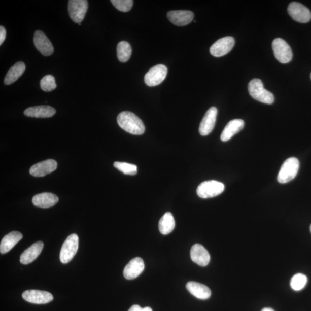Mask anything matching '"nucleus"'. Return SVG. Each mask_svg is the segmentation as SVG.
Wrapping results in <instances>:
<instances>
[{"label": "nucleus", "mask_w": 311, "mask_h": 311, "mask_svg": "<svg viewBox=\"0 0 311 311\" xmlns=\"http://www.w3.org/2000/svg\"><path fill=\"white\" fill-rule=\"evenodd\" d=\"M310 79H311V74H310Z\"/></svg>", "instance_id": "nucleus-35"}, {"label": "nucleus", "mask_w": 311, "mask_h": 311, "mask_svg": "<svg viewBox=\"0 0 311 311\" xmlns=\"http://www.w3.org/2000/svg\"><path fill=\"white\" fill-rule=\"evenodd\" d=\"M25 70V65L23 62H18L15 63L14 66H12L4 79V83L7 85H10L14 83L16 81L22 76Z\"/></svg>", "instance_id": "nucleus-24"}, {"label": "nucleus", "mask_w": 311, "mask_h": 311, "mask_svg": "<svg viewBox=\"0 0 311 311\" xmlns=\"http://www.w3.org/2000/svg\"><path fill=\"white\" fill-rule=\"evenodd\" d=\"M114 167L125 175L134 176L137 173V167L134 164L116 161L114 163Z\"/></svg>", "instance_id": "nucleus-28"}, {"label": "nucleus", "mask_w": 311, "mask_h": 311, "mask_svg": "<svg viewBox=\"0 0 311 311\" xmlns=\"http://www.w3.org/2000/svg\"><path fill=\"white\" fill-rule=\"evenodd\" d=\"M245 122L242 119H233L228 123L225 127L224 130L221 135V140L223 142H227L231 139L233 135L238 133L244 129Z\"/></svg>", "instance_id": "nucleus-19"}, {"label": "nucleus", "mask_w": 311, "mask_h": 311, "mask_svg": "<svg viewBox=\"0 0 311 311\" xmlns=\"http://www.w3.org/2000/svg\"><path fill=\"white\" fill-rule=\"evenodd\" d=\"M128 311H152V309L150 307L142 308L139 305H134Z\"/></svg>", "instance_id": "nucleus-31"}, {"label": "nucleus", "mask_w": 311, "mask_h": 311, "mask_svg": "<svg viewBox=\"0 0 311 311\" xmlns=\"http://www.w3.org/2000/svg\"><path fill=\"white\" fill-rule=\"evenodd\" d=\"M88 7L87 0H70L68 3V12L71 19L75 23H82L86 16Z\"/></svg>", "instance_id": "nucleus-7"}, {"label": "nucleus", "mask_w": 311, "mask_h": 311, "mask_svg": "<svg viewBox=\"0 0 311 311\" xmlns=\"http://www.w3.org/2000/svg\"><path fill=\"white\" fill-rule=\"evenodd\" d=\"M235 42V39L232 37L221 38L211 47V54L215 57H223L232 49Z\"/></svg>", "instance_id": "nucleus-10"}, {"label": "nucleus", "mask_w": 311, "mask_h": 311, "mask_svg": "<svg viewBox=\"0 0 311 311\" xmlns=\"http://www.w3.org/2000/svg\"><path fill=\"white\" fill-rule=\"evenodd\" d=\"M194 14L190 11H171L168 12L167 18L172 24L178 26H185L192 22Z\"/></svg>", "instance_id": "nucleus-15"}, {"label": "nucleus", "mask_w": 311, "mask_h": 311, "mask_svg": "<svg viewBox=\"0 0 311 311\" xmlns=\"http://www.w3.org/2000/svg\"><path fill=\"white\" fill-rule=\"evenodd\" d=\"M176 226L174 216L170 212H167L161 217L159 223V228L163 235L171 233Z\"/></svg>", "instance_id": "nucleus-25"}, {"label": "nucleus", "mask_w": 311, "mask_h": 311, "mask_svg": "<svg viewBox=\"0 0 311 311\" xmlns=\"http://www.w3.org/2000/svg\"><path fill=\"white\" fill-rule=\"evenodd\" d=\"M167 67L164 65H157L151 68L144 77V82L149 87L158 86L167 76Z\"/></svg>", "instance_id": "nucleus-8"}, {"label": "nucleus", "mask_w": 311, "mask_h": 311, "mask_svg": "<svg viewBox=\"0 0 311 311\" xmlns=\"http://www.w3.org/2000/svg\"><path fill=\"white\" fill-rule=\"evenodd\" d=\"M58 200L56 195L51 193H43L34 196L32 203L37 207L49 208L57 204Z\"/></svg>", "instance_id": "nucleus-21"}, {"label": "nucleus", "mask_w": 311, "mask_h": 311, "mask_svg": "<svg viewBox=\"0 0 311 311\" xmlns=\"http://www.w3.org/2000/svg\"><path fill=\"white\" fill-rule=\"evenodd\" d=\"M44 244L42 241H38L29 247L21 255L20 261L23 265L31 263L41 254L44 248Z\"/></svg>", "instance_id": "nucleus-18"}, {"label": "nucleus", "mask_w": 311, "mask_h": 311, "mask_svg": "<svg viewBox=\"0 0 311 311\" xmlns=\"http://www.w3.org/2000/svg\"><path fill=\"white\" fill-rule=\"evenodd\" d=\"M310 232H311V225H310Z\"/></svg>", "instance_id": "nucleus-34"}, {"label": "nucleus", "mask_w": 311, "mask_h": 311, "mask_svg": "<svg viewBox=\"0 0 311 311\" xmlns=\"http://www.w3.org/2000/svg\"><path fill=\"white\" fill-rule=\"evenodd\" d=\"M7 36L6 29L3 26L0 27V45H2L6 40Z\"/></svg>", "instance_id": "nucleus-32"}, {"label": "nucleus", "mask_w": 311, "mask_h": 311, "mask_svg": "<svg viewBox=\"0 0 311 311\" xmlns=\"http://www.w3.org/2000/svg\"><path fill=\"white\" fill-rule=\"evenodd\" d=\"M308 279L303 274L298 273L293 276L291 281V287L294 291H299L304 288Z\"/></svg>", "instance_id": "nucleus-27"}, {"label": "nucleus", "mask_w": 311, "mask_h": 311, "mask_svg": "<svg viewBox=\"0 0 311 311\" xmlns=\"http://www.w3.org/2000/svg\"><path fill=\"white\" fill-rule=\"evenodd\" d=\"M224 190L223 183L212 180L201 183L198 187L197 193L200 198L206 199L216 197Z\"/></svg>", "instance_id": "nucleus-4"}, {"label": "nucleus", "mask_w": 311, "mask_h": 311, "mask_svg": "<svg viewBox=\"0 0 311 311\" xmlns=\"http://www.w3.org/2000/svg\"><path fill=\"white\" fill-rule=\"evenodd\" d=\"M41 88L45 92L52 91L56 88L57 84L55 78L52 75H46L41 80Z\"/></svg>", "instance_id": "nucleus-29"}, {"label": "nucleus", "mask_w": 311, "mask_h": 311, "mask_svg": "<svg viewBox=\"0 0 311 311\" xmlns=\"http://www.w3.org/2000/svg\"><path fill=\"white\" fill-rule=\"evenodd\" d=\"M33 42L38 50L45 56H49L53 53L54 47L52 42L43 32L38 30L35 32Z\"/></svg>", "instance_id": "nucleus-12"}, {"label": "nucleus", "mask_w": 311, "mask_h": 311, "mask_svg": "<svg viewBox=\"0 0 311 311\" xmlns=\"http://www.w3.org/2000/svg\"><path fill=\"white\" fill-rule=\"evenodd\" d=\"M111 2L118 10L123 12L130 11L133 5L132 0H112Z\"/></svg>", "instance_id": "nucleus-30"}, {"label": "nucleus", "mask_w": 311, "mask_h": 311, "mask_svg": "<svg viewBox=\"0 0 311 311\" xmlns=\"http://www.w3.org/2000/svg\"><path fill=\"white\" fill-rule=\"evenodd\" d=\"M261 311H274V310L270 308H263Z\"/></svg>", "instance_id": "nucleus-33"}, {"label": "nucleus", "mask_w": 311, "mask_h": 311, "mask_svg": "<svg viewBox=\"0 0 311 311\" xmlns=\"http://www.w3.org/2000/svg\"><path fill=\"white\" fill-rule=\"evenodd\" d=\"M217 115V110L215 107H212L207 111L200 123L199 127L200 134L206 136L211 133L216 124Z\"/></svg>", "instance_id": "nucleus-13"}, {"label": "nucleus", "mask_w": 311, "mask_h": 311, "mask_svg": "<svg viewBox=\"0 0 311 311\" xmlns=\"http://www.w3.org/2000/svg\"><path fill=\"white\" fill-rule=\"evenodd\" d=\"M57 168V161L53 159H48L32 165L29 169V173L33 177H43L46 175L53 172Z\"/></svg>", "instance_id": "nucleus-14"}, {"label": "nucleus", "mask_w": 311, "mask_h": 311, "mask_svg": "<svg viewBox=\"0 0 311 311\" xmlns=\"http://www.w3.org/2000/svg\"><path fill=\"white\" fill-rule=\"evenodd\" d=\"M251 97L261 103L271 105L274 103V96L272 93L264 88L261 80L254 79L250 81L248 86Z\"/></svg>", "instance_id": "nucleus-2"}, {"label": "nucleus", "mask_w": 311, "mask_h": 311, "mask_svg": "<svg viewBox=\"0 0 311 311\" xmlns=\"http://www.w3.org/2000/svg\"><path fill=\"white\" fill-rule=\"evenodd\" d=\"M188 291L195 297L201 300L208 299L211 296V291L206 285L190 281L186 284Z\"/></svg>", "instance_id": "nucleus-22"}, {"label": "nucleus", "mask_w": 311, "mask_h": 311, "mask_svg": "<svg viewBox=\"0 0 311 311\" xmlns=\"http://www.w3.org/2000/svg\"><path fill=\"white\" fill-rule=\"evenodd\" d=\"M23 299L30 303L45 304L53 300L50 293L40 290H27L22 294Z\"/></svg>", "instance_id": "nucleus-11"}, {"label": "nucleus", "mask_w": 311, "mask_h": 311, "mask_svg": "<svg viewBox=\"0 0 311 311\" xmlns=\"http://www.w3.org/2000/svg\"><path fill=\"white\" fill-rule=\"evenodd\" d=\"M79 248V237L75 233L71 234L63 243L59 258L62 263H69L74 258Z\"/></svg>", "instance_id": "nucleus-5"}, {"label": "nucleus", "mask_w": 311, "mask_h": 311, "mask_svg": "<svg viewBox=\"0 0 311 311\" xmlns=\"http://www.w3.org/2000/svg\"><path fill=\"white\" fill-rule=\"evenodd\" d=\"M56 111L49 106H38L29 108L24 111L25 116L34 118H50L54 116Z\"/></svg>", "instance_id": "nucleus-20"}, {"label": "nucleus", "mask_w": 311, "mask_h": 311, "mask_svg": "<svg viewBox=\"0 0 311 311\" xmlns=\"http://www.w3.org/2000/svg\"><path fill=\"white\" fill-rule=\"evenodd\" d=\"M275 57L282 63H287L291 62L293 54L291 47L287 42L281 38H276L272 44Z\"/></svg>", "instance_id": "nucleus-6"}, {"label": "nucleus", "mask_w": 311, "mask_h": 311, "mask_svg": "<svg viewBox=\"0 0 311 311\" xmlns=\"http://www.w3.org/2000/svg\"><path fill=\"white\" fill-rule=\"evenodd\" d=\"M288 12L290 16L297 22L306 23L311 19V13L307 8L302 4L292 2L289 4Z\"/></svg>", "instance_id": "nucleus-9"}, {"label": "nucleus", "mask_w": 311, "mask_h": 311, "mask_svg": "<svg viewBox=\"0 0 311 311\" xmlns=\"http://www.w3.org/2000/svg\"><path fill=\"white\" fill-rule=\"evenodd\" d=\"M22 238L23 235L19 232L13 231L8 233L1 241L0 253L4 254L9 252Z\"/></svg>", "instance_id": "nucleus-23"}, {"label": "nucleus", "mask_w": 311, "mask_h": 311, "mask_svg": "<svg viewBox=\"0 0 311 311\" xmlns=\"http://www.w3.org/2000/svg\"><path fill=\"white\" fill-rule=\"evenodd\" d=\"M117 57L121 62H126L129 61L132 49L130 45L126 41H121L117 45Z\"/></svg>", "instance_id": "nucleus-26"}, {"label": "nucleus", "mask_w": 311, "mask_h": 311, "mask_svg": "<svg viewBox=\"0 0 311 311\" xmlns=\"http://www.w3.org/2000/svg\"><path fill=\"white\" fill-rule=\"evenodd\" d=\"M300 168L299 160L296 157H290L284 161L281 166L278 176V181L280 183H287L295 178Z\"/></svg>", "instance_id": "nucleus-3"}, {"label": "nucleus", "mask_w": 311, "mask_h": 311, "mask_svg": "<svg viewBox=\"0 0 311 311\" xmlns=\"http://www.w3.org/2000/svg\"><path fill=\"white\" fill-rule=\"evenodd\" d=\"M191 259L201 266H206L210 262L211 256L207 250L199 244H195L190 251Z\"/></svg>", "instance_id": "nucleus-17"}, {"label": "nucleus", "mask_w": 311, "mask_h": 311, "mask_svg": "<svg viewBox=\"0 0 311 311\" xmlns=\"http://www.w3.org/2000/svg\"><path fill=\"white\" fill-rule=\"evenodd\" d=\"M145 265L143 260L139 257L131 259L123 270V275L127 280L135 279L142 273Z\"/></svg>", "instance_id": "nucleus-16"}, {"label": "nucleus", "mask_w": 311, "mask_h": 311, "mask_svg": "<svg viewBox=\"0 0 311 311\" xmlns=\"http://www.w3.org/2000/svg\"><path fill=\"white\" fill-rule=\"evenodd\" d=\"M119 126L127 133L134 135L144 134L146 127L140 118L135 114L129 112H123L117 117Z\"/></svg>", "instance_id": "nucleus-1"}]
</instances>
